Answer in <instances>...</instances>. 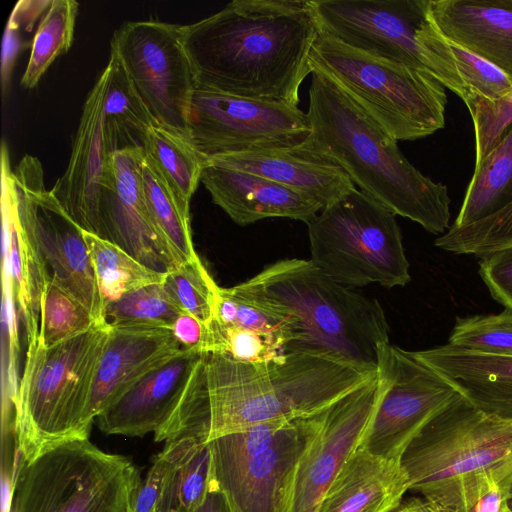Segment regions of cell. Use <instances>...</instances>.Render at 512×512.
I'll list each match as a JSON object with an SVG mask.
<instances>
[{
  "label": "cell",
  "instance_id": "cell-1",
  "mask_svg": "<svg viewBox=\"0 0 512 512\" xmlns=\"http://www.w3.org/2000/svg\"><path fill=\"white\" fill-rule=\"evenodd\" d=\"M182 33L196 85L298 106L320 28L312 0H234Z\"/></svg>",
  "mask_w": 512,
  "mask_h": 512
},
{
  "label": "cell",
  "instance_id": "cell-2",
  "mask_svg": "<svg viewBox=\"0 0 512 512\" xmlns=\"http://www.w3.org/2000/svg\"><path fill=\"white\" fill-rule=\"evenodd\" d=\"M307 116L311 131L302 144L339 165L359 190L430 233H445L450 227L448 188L413 166L398 141L316 69Z\"/></svg>",
  "mask_w": 512,
  "mask_h": 512
},
{
  "label": "cell",
  "instance_id": "cell-3",
  "mask_svg": "<svg viewBox=\"0 0 512 512\" xmlns=\"http://www.w3.org/2000/svg\"><path fill=\"white\" fill-rule=\"evenodd\" d=\"M204 360L208 442L265 421L313 416L378 375L377 367L309 350L264 363L214 353Z\"/></svg>",
  "mask_w": 512,
  "mask_h": 512
},
{
  "label": "cell",
  "instance_id": "cell-4",
  "mask_svg": "<svg viewBox=\"0 0 512 512\" xmlns=\"http://www.w3.org/2000/svg\"><path fill=\"white\" fill-rule=\"evenodd\" d=\"M409 491L427 512H475L512 486V420L488 415L458 394L416 434L401 457Z\"/></svg>",
  "mask_w": 512,
  "mask_h": 512
},
{
  "label": "cell",
  "instance_id": "cell-5",
  "mask_svg": "<svg viewBox=\"0 0 512 512\" xmlns=\"http://www.w3.org/2000/svg\"><path fill=\"white\" fill-rule=\"evenodd\" d=\"M230 291L288 319L297 334L290 350L324 352L377 367L389 342L380 302L332 280L310 260L277 261Z\"/></svg>",
  "mask_w": 512,
  "mask_h": 512
},
{
  "label": "cell",
  "instance_id": "cell-6",
  "mask_svg": "<svg viewBox=\"0 0 512 512\" xmlns=\"http://www.w3.org/2000/svg\"><path fill=\"white\" fill-rule=\"evenodd\" d=\"M109 323L44 347L28 341L25 367L13 397L20 460L72 438H89L82 417L106 343Z\"/></svg>",
  "mask_w": 512,
  "mask_h": 512
},
{
  "label": "cell",
  "instance_id": "cell-7",
  "mask_svg": "<svg viewBox=\"0 0 512 512\" xmlns=\"http://www.w3.org/2000/svg\"><path fill=\"white\" fill-rule=\"evenodd\" d=\"M309 63L397 141L421 139L445 126V87L427 72L375 57L323 32Z\"/></svg>",
  "mask_w": 512,
  "mask_h": 512
},
{
  "label": "cell",
  "instance_id": "cell-8",
  "mask_svg": "<svg viewBox=\"0 0 512 512\" xmlns=\"http://www.w3.org/2000/svg\"><path fill=\"white\" fill-rule=\"evenodd\" d=\"M141 480L129 458L72 438L19 461L8 512H127Z\"/></svg>",
  "mask_w": 512,
  "mask_h": 512
},
{
  "label": "cell",
  "instance_id": "cell-9",
  "mask_svg": "<svg viewBox=\"0 0 512 512\" xmlns=\"http://www.w3.org/2000/svg\"><path fill=\"white\" fill-rule=\"evenodd\" d=\"M310 261L347 287L411 281L396 215L354 187L307 224Z\"/></svg>",
  "mask_w": 512,
  "mask_h": 512
},
{
  "label": "cell",
  "instance_id": "cell-10",
  "mask_svg": "<svg viewBox=\"0 0 512 512\" xmlns=\"http://www.w3.org/2000/svg\"><path fill=\"white\" fill-rule=\"evenodd\" d=\"M110 52L158 124L188 138V119L197 80L182 25L154 20L124 22Z\"/></svg>",
  "mask_w": 512,
  "mask_h": 512
},
{
  "label": "cell",
  "instance_id": "cell-11",
  "mask_svg": "<svg viewBox=\"0 0 512 512\" xmlns=\"http://www.w3.org/2000/svg\"><path fill=\"white\" fill-rule=\"evenodd\" d=\"M298 106L238 97L196 85L188 139L207 159L301 144L310 134Z\"/></svg>",
  "mask_w": 512,
  "mask_h": 512
},
{
  "label": "cell",
  "instance_id": "cell-12",
  "mask_svg": "<svg viewBox=\"0 0 512 512\" xmlns=\"http://www.w3.org/2000/svg\"><path fill=\"white\" fill-rule=\"evenodd\" d=\"M19 217L32 231L51 278L108 323L83 230L45 188L40 160L25 155L13 170Z\"/></svg>",
  "mask_w": 512,
  "mask_h": 512
},
{
  "label": "cell",
  "instance_id": "cell-13",
  "mask_svg": "<svg viewBox=\"0 0 512 512\" xmlns=\"http://www.w3.org/2000/svg\"><path fill=\"white\" fill-rule=\"evenodd\" d=\"M386 390L360 447L386 459L401 457L416 434L459 393L442 376L390 342L378 347Z\"/></svg>",
  "mask_w": 512,
  "mask_h": 512
},
{
  "label": "cell",
  "instance_id": "cell-14",
  "mask_svg": "<svg viewBox=\"0 0 512 512\" xmlns=\"http://www.w3.org/2000/svg\"><path fill=\"white\" fill-rule=\"evenodd\" d=\"M386 390L378 375L320 412L292 472L282 512H318L321 500L361 445Z\"/></svg>",
  "mask_w": 512,
  "mask_h": 512
},
{
  "label": "cell",
  "instance_id": "cell-15",
  "mask_svg": "<svg viewBox=\"0 0 512 512\" xmlns=\"http://www.w3.org/2000/svg\"><path fill=\"white\" fill-rule=\"evenodd\" d=\"M429 0H312L320 32L431 75L421 32Z\"/></svg>",
  "mask_w": 512,
  "mask_h": 512
},
{
  "label": "cell",
  "instance_id": "cell-16",
  "mask_svg": "<svg viewBox=\"0 0 512 512\" xmlns=\"http://www.w3.org/2000/svg\"><path fill=\"white\" fill-rule=\"evenodd\" d=\"M108 82L106 66L84 102L66 171L50 189L82 230L100 238V204L109 156L117 149L138 145L133 133L105 107Z\"/></svg>",
  "mask_w": 512,
  "mask_h": 512
},
{
  "label": "cell",
  "instance_id": "cell-17",
  "mask_svg": "<svg viewBox=\"0 0 512 512\" xmlns=\"http://www.w3.org/2000/svg\"><path fill=\"white\" fill-rule=\"evenodd\" d=\"M144 157L141 145L117 149L109 156L100 204L103 239L166 274L181 263L149 209L142 181Z\"/></svg>",
  "mask_w": 512,
  "mask_h": 512
},
{
  "label": "cell",
  "instance_id": "cell-18",
  "mask_svg": "<svg viewBox=\"0 0 512 512\" xmlns=\"http://www.w3.org/2000/svg\"><path fill=\"white\" fill-rule=\"evenodd\" d=\"M181 350L171 329L110 326L82 417L84 432L89 435L112 401Z\"/></svg>",
  "mask_w": 512,
  "mask_h": 512
},
{
  "label": "cell",
  "instance_id": "cell-19",
  "mask_svg": "<svg viewBox=\"0 0 512 512\" xmlns=\"http://www.w3.org/2000/svg\"><path fill=\"white\" fill-rule=\"evenodd\" d=\"M201 356L182 349L145 374L98 415L100 430L129 437L155 433L174 412Z\"/></svg>",
  "mask_w": 512,
  "mask_h": 512
},
{
  "label": "cell",
  "instance_id": "cell-20",
  "mask_svg": "<svg viewBox=\"0 0 512 512\" xmlns=\"http://www.w3.org/2000/svg\"><path fill=\"white\" fill-rule=\"evenodd\" d=\"M318 414L291 420L247 467L213 479L232 512H282L292 472L315 429Z\"/></svg>",
  "mask_w": 512,
  "mask_h": 512
},
{
  "label": "cell",
  "instance_id": "cell-21",
  "mask_svg": "<svg viewBox=\"0 0 512 512\" xmlns=\"http://www.w3.org/2000/svg\"><path fill=\"white\" fill-rule=\"evenodd\" d=\"M201 182L212 201L240 226L266 218H289L307 224L322 209L315 201L275 181L207 159Z\"/></svg>",
  "mask_w": 512,
  "mask_h": 512
},
{
  "label": "cell",
  "instance_id": "cell-22",
  "mask_svg": "<svg viewBox=\"0 0 512 512\" xmlns=\"http://www.w3.org/2000/svg\"><path fill=\"white\" fill-rule=\"evenodd\" d=\"M1 207L10 295L25 322L27 341H34L39 337L41 299L51 275L32 231L18 215L15 181L5 142L1 147Z\"/></svg>",
  "mask_w": 512,
  "mask_h": 512
},
{
  "label": "cell",
  "instance_id": "cell-23",
  "mask_svg": "<svg viewBox=\"0 0 512 512\" xmlns=\"http://www.w3.org/2000/svg\"><path fill=\"white\" fill-rule=\"evenodd\" d=\"M207 160L275 181L315 201L322 208L355 187L339 165L307 149L302 143L290 147L218 155Z\"/></svg>",
  "mask_w": 512,
  "mask_h": 512
},
{
  "label": "cell",
  "instance_id": "cell-24",
  "mask_svg": "<svg viewBox=\"0 0 512 512\" xmlns=\"http://www.w3.org/2000/svg\"><path fill=\"white\" fill-rule=\"evenodd\" d=\"M428 12L446 39L512 80V0H429Z\"/></svg>",
  "mask_w": 512,
  "mask_h": 512
},
{
  "label": "cell",
  "instance_id": "cell-25",
  "mask_svg": "<svg viewBox=\"0 0 512 512\" xmlns=\"http://www.w3.org/2000/svg\"><path fill=\"white\" fill-rule=\"evenodd\" d=\"M414 354L477 409L512 420V356L480 353L448 343Z\"/></svg>",
  "mask_w": 512,
  "mask_h": 512
},
{
  "label": "cell",
  "instance_id": "cell-26",
  "mask_svg": "<svg viewBox=\"0 0 512 512\" xmlns=\"http://www.w3.org/2000/svg\"><path fill=\"white\" fill-rule=\"evenodd\" d=\"M408 491L400 460L373 455L359 446L342 465L318 512H392Z\"/></svg>",
  "mask_w": 512,
  "mask_h": 512
},
{
  "label": "cell",
  "instance_id": "cell-27",
  "mask_svg": "<svg viewBox=\"0 0 512 512\" xmlns=\"http://www.w3.org/2000/svg\"><path fill=\"white\" fill-rule=\"evenodd\" d=\"M512 204V124L498 143L475 164L454 227L488 218Z\"/></svg>",
  "mask_w": 512,
  "mask_h": 512
},
{
  "label": "cell",
  "instance_id": "cell-28",
  "mask_svg": "<svg viewBox=\"0 0 512 512\" xmlns=\"http://www.w3.org/2000/svg\"><path fill=\"white\" fill-rule=\"evenodd\" d=\"M141 146L181 206L189 212L206 158L187 137L158 123L145 131Z\"/></svg>",
  "mask_w": 512,
  "mask_h": 512
},
{
  "label": "cell",
  "instance_id": "cell-29",
  "mask_svg": "<svg viewBox=\"0 0 512 512\" xmlns=\"http://www.w3.org/2000/svg\"><path fill=\"white\" fill-rule=\"evenodd\" d=\"M104 308L147 285L162 283L165 274L153 271L117 245L83 230Z\"/></svg>",
  "mask_w": 512,
  "mask_h": 512
},
{
  "label": "cell",
  "instance_id": "cell-30",
  "mask_svg": "<svg viewBox=\"0 0 512 512\" xmlns=\"http://www.w3.org/2000/svg\"><path fill=\"white\" fill-rule=\"evenodd\" d=\"M423 44L430 55L448 62L459 75L466 96L476 94L489 100L505 97L512 90V80L498 68L446 39L429 16L423 31Z\"/></svg>",
  "mask_w": 512,
  "mask_h": 512
},
{
  "label": "cell",
  "instance_id": "cell-31",
  "mask_svg": "<svg viewBox=\"0 0 512 512\" xmlns=\"http://www.w3.org/2000/svg\"><path fill=\"white\" fill-rule=\"evenodd\" d=\"M142 181L153 219L179 262L183 264L200 258L193 246L190 213L181 206L146 155Z\"/></svg>",
  "mask_w": 512,
  "mask_h": 512
},
{
  "label": "cell",
  "instance_id": "cell-32",
  "mask_svg": "<svg viewBox=\"0 0 512 512\" xmlns=\"http://www.w3.org/2000/svg\"><path fill=\"white\" fill-rule=\"evenodd\" d=\"M213 480L209 442H198L171 470L154 512H193L207 497Z\"/></svg>",
  "mask_w": 512,
  "mask_h": 512
},
{
  "label": "cell",
  "instance_id": "cell-33",
  "mask_svg": "<svg viewBox=\"0 0 512 512\" xmlns=\"http://www.w3.org/2000/svg\"><path fill=\"white\" fill-rule=\"evenodd\" d=\"M79 3L52 0L32 40L29 60L21 78L24 88H34L53 61L72 45Z\"/></svg>",
  "mask_w": 512,
  "mask_h": 512
},
{
  "label": "cell",
  "instance_id": "cell-34",
  "mask_svg": "<svg viewBox=\"0 0 512 512\" xmlns=\"http://www.w3.org/2000/svg\"><path fill=\"white\" fill-rule=\"evenodd\" d=\"M291 344L292 339L284 334L223 325L213 319L207 326L203 352L244 363H264L284 357Z\"/></svg>",
  "mask_w": 512,
  "mask_h": 512
},
{
  "label": "cell",
  "instance_id": "cell-35",
  "mask_svg": "<svg viewBox=\"0 0 512 512\" xmlns=\"http://www.w3.org/2000/svg\"><path fill=\"white\" fill-rule=\"evenodd\" d=\"M293 419H274L254 424L210 443L213 479L217 480L247 467L265 452Z\"/></svg>",
  "mask_w": 512,
  "mask_h": 512
},
{
  "label": "cell",
  "instance_id": "cell-36",
  "mask_svg": "<svg viewBox=\"0 0 512 512\" xmlns=\"http://www.w3.org/2000/svg\"><path fill=\"white\" fill-rule=\"evenodd\" d=\"M162 287L172 303L205 325L215 317L219 289L198 258L185 262L165 274Z\"/></svg>",
  "mask_w": 512,
  "mask_h": 512
},
{
  "label": "cell",
  "instance_id": "cell-37",
  "mask_svg": "<svg viewBox=\"0 0 512 512\" xmlns=\"http://www.w3.org/2000/svg\"><path fill=\"white\" fill-rule=\"evenodd\" d=\"M100 324L91 312L52 278L41 299L38 341L51 347Z\"/></svg>",
  "mask_w": 512,
  "mask_h": 512
},
{
  "label": "cell",
  "instance_id": "cell-38",
  "mask_svg": "<svg viewBox=\"0 0 512 512\" xmlns=\"http://www.w3.org/2000/svg\"><path fill=\"white\" fill-rule=\"evenodd\" d=\"M181 313L166 295L162 283L132 291L105 309L107 322L115 327L171 329Z\"/></svg>",
  "mask_w": 512,
  "mask_h": 512
},
{
  "label": "cell",
  "instance_id": "cell-39",
  "mask_svg": "<svg viewBox=\"0 0 512 512\" xmlns=\"http://www.w3.org/2000/svg\"><path fill=\"white\" fill-rule=\"evenodd\" d=\"M435 246L479 258L512 247V204L476 223L462 227L451 225L435 240Z\"/></svg>",
  "mask_w": 512,
  "mask_h": 512
},
{
  "label": "cell",
  "instance_id": "cell-40",
  "mask_svg": "<svg viewBox=\"0 0 512 512\" xmlns=\"http://www.w3.org/2000/svg\"><path fill=\"white\" fill-rule=\"evenodd\" d=\"M448 344L485 354L512 356V309L457 317Z\"/></svg>",
  "mask_w": 512,
  "mask_h": 512
},
{
  "label": "cell",
  "instance_id": "cell-41",
  "mask_svg": "<svg viewBox=\"0 0 512 512\" xmlns=\"http://www.w3.org/2000/svg\"><path fill=\"white\" fill-rule=\"evenodd\" d=\"M463 102L469 110L474 126L477 164L493 149L512 124V90L498 100H489L473 94Z\"/></svg>",
  "mask_w": 512,
  "mask_h": 512
},
{
  "label": "cell",
  "instance_id": "cell-42",
  "mask_svg": "<svg viewBox=\"0 0 512 512\" xmlns=\"http://www.w3.org/2000/svg\"><path fill=\"white\" fill-rule=\"evenodd\" d=\"M198 442L205 441L186 436L166 442L133 492L127 512H154L169 473Z\"/></svg>",
  "mask_w": 512,
  "mask_h": 512
},
{
  "label": "cell",
  "instance_id": "cell-43",
  "mask_svg": "<svg viewBox=\"0 0 512 512\" xmlns=\"http://www.w3.org/2000/svg\"><path fill=\"white\" fill-rule=\"evenodd\" d=\"M479 275L492 298L512 309V247L480 258Z\"/></svg>",
  "mask_w": 512,
  "mask_h": 512
},
{
  "label": "cell",
  "instance_id": "cell-44",
  "mask_svg": "<svg viewBox=\"0 0 512 512\" xmlns=\"http://www.w3.org/2000/svg\"><path fill=\"white\" fill-rule=\"evenodd\" d=\"M207 326L196 317L181 313L174 321L171 331L182 349H193L204 354Z\"/></svg>",
  "mask_w": 512,
  "mask_h": 512
},
{
  "label": "cell",
  "instance_id": "cell-45",
  "mask_svg": "<svg viewBox=\"0 0 512 512\" xmlns=\"http://www.w3.org/2000/svg\"><path fill=\"white\" fill-rule=\"evenodd\" d=\"M21 46L22 40L19 36V27L8 21L2 44L1 80L3 91L8 85Z\"/></svg>",
  "mask_w": 512,
  "mask_h": 512
},
{
  "label": "cell",
  "instance_id": "cell-46",
  "mask_svg": "<svg viewBox=\"0 0 512 512\" xmlns=\"http://www.w3.org/2000/svg\"><path fill=\"white\" fill-rule=\"evenodd\" d=\"M193 512H232L228 499L212 480V486L204 502Z\"/></svg>",
  "mask_w": 512,
  "mask_h": 512
},
{
  "label": "cell",
  "instance_id": "cell-47",
  "mask_svg": "<svg viewBox=\"0 0 512 512\" xmlns=\"http://www.w3.org/2000/svg\"><path fill=\"white\" fill-rule=\"evenodd\" d=\"M412 505V498L404 499L403 502L392 512H410Z\"/></svg>",
  "mask_w": 512,
  "mask_h": 512
},
{
  "label": "cell",
  "instance_id": "cell-48",
  "mask_svg": "<svg viewBox=\"0 0 512 512\" xmlns=\"http://www.w3.org/2000/svg\"><path fill=\"white\" fill-rule=\"evenodd\" d=\"M507 509L512 512V495L507 499Z\"/></svg>",
  "mask_w": 512,
  "mask_h": 512
},
{
  "label": "cell",
  "instance_id": "cell-49",
  "mask_svg": "<svg viewBox=\"0 0 512 512\" xmlns=\"http://www.w3.org/2000/svg\"><path fill=\"white\" fill-rule=\"evenodd\" d=\"M511 495H512V486H511L510 491H509V496H511Z\"/></svg>",
  "mask_w": 512,
  "mask_h": 512
},
{
  "label": "cell",
  "instance_id": "cell-50",
  "mask_svg": "<svg viewBox=\"0 0 512 512\" xmlns=\"http://www.w3.org/2000/svg\"><path fill=\"white\" fill-rule=\"evenodd\" d=\"M504 512H510L508 509H506Z\"/></svg>",
  "mask_w": 512,
  "mask_h": 512
}]
</instances>
